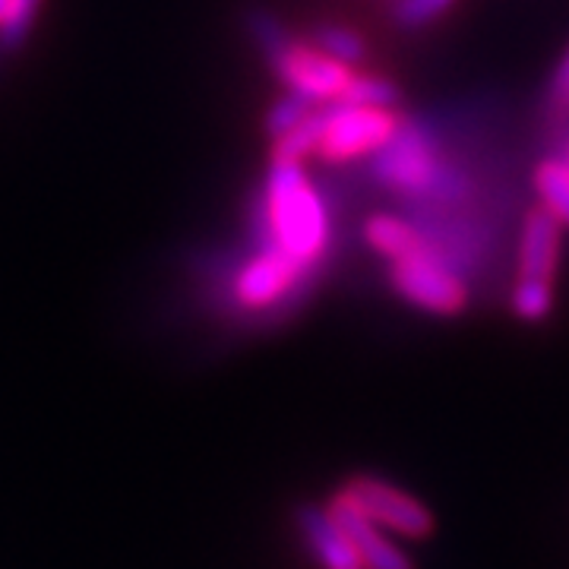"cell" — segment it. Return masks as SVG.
Segmentation results:
<instances>
[{
	"label": "cell",
	"instance_id": "6da1fadb",
	"mask_svg": "<svg viewBox=\"0 0 569 569\" xmlns=\"http://www.w3.org/2000/svg\"><path fill=\"white\" fill-rule=\"evenodd\" d=\"M250 238L282 250L323 276L332 253V216L320 187L307 178L301 162L272 159L250 209Z\"/></svg>",
	"mask_w": 569,
	"mask_h": 569
},
{
	"label": "cell",
	"instance_id": "7a4b0ae2",
	"mask_svg": "<svg viewBox=\"0 0 569 569\" xmlns=\"http://www.w3.org/2000/svg\"><path fill=\"white\" fill-rule=\"evenodd\" d=\"M320 272L307 269L276 247L250 244L234 257H222L209 272V298L234 320L244 323H279L305 305Z\"/></svg>",
	"mask_w": 569,
	"mask_h": 569
},
{
	"label": "cell",
	"instance_id": "3957f363",
	"mask_svg": "<svg viewBox=\"0 0 569 569\" xmlns=\"http://www.w3.org/2000/svg\"><path fill=\"white\" fill-rule=\"evenodd\" d=\"M250 32L266 54V61L272 63L276 77L288 86V92L305 96L310 104H339L346 96L351 70L348 63L329 58L317 44L291 39L279 22L266 13L250 17Z\"/></svg>",
	"mask_w": 569,
	"mask_h": 569
},
{
	"label": "cell",
	"instance_id": "277c9868",
	"mask_svg": "<svg viewBox=\"0 0 569 569\" xmlns=\"http://www.w3.org/2000/svg\"><path fill=\"white\" fill-rule=\"evenodd\" d=\"M399 118L387 108L370 104H332L317 111V130H313V156L329 164H346L355 159L373 156L383 149L396 133Z\"/></svg>",
	"mask_w": 569,
	"mask_h": 569
},
{
	"label": "cell",
	"instance_id": "5b68a950",
	"mask_svg": "<svg viewBox=\"0 0 569 569\" xmlns=\"http://www.w3.org/2000/svg\"><path fill=\"white\" fill-rule=\"evenodd\" d=\"M373 178L380 187H387L399 197H408L411 203H421L430 187L437 181L443 159L437 152V140L430 137L425 123L399 121L396 133L389 137L383 149L373 152Z\"/></svg>",
	"mask_w": 569,
	"mask_h": 569
},
{
	"label": "cell",
	"instance_id": "8992f818",
	"mask_svg": "<svg viewBox=\"0 0 569 569\" xmlns=\"http://www.w3.org/2000/svg\"><path fill=\"white\" fill-rule=\"evenodd\" d=\"M389 282L408 305L440 317H456L468 305L466 279L440 260H433L430 253H411L402 260H392Z\"/></svg>",
	"mask_w": 569,
	"mask_h": 569
},
{
	"label": "cell",
	"instance_id": "52a82bcc",
	"mask_svg": "<svg viewBox=\"0 0 569 569\" xmlns=\"http://www.w3.org/2000/svg\"><path fill=\"white\" fill-rule=\"evenodd\" d=\"M342 490L351 497V503L380 529L396 531L402 538H427L433 531V516L427 512L425 503L415 500L406 490L380 481V478L358 475Z\"/></svg>",
	"mask_w": 569,
	"mask_h": 569
},
{
	"label": "cell",
	"instance_id": "ba28073f",
	"mask_svg": "<svg viewBox=\"0 0 569 569\" xmlns=\"http://www.w3.org/2000/svg\"><path fill=\"white\" fill-rule=\"evenodd\" d=\"M329 519L339 526V531L348 538V545L361 557L365 569H415L402 550L389 545L387 538L377 531V526L367 519L361 509L351 503L346 490H339L329 503Z\"/></svg>",
	"mask_w": 569,
	"mask_h": 569
},
{
	"label": "cell",
	"instance_id": "9c48e42d",
	"mask_svg": "<svg viewBox=\"0 0 569 569\" xmlns=\"http://www.w3.org/2000/svg\"><path fill=\"white\" fill-rule=\"evenodd\" d=\"M560 266V222L545 206L531 209L519 241V279H553Z\"/></svg>",
	"mask_w": 569,
	"mask_h": 569
},
{
	"label": "cell",
	"instance_id": "30bf717a",
	"mask_svg": "<svg viewBox=\"0 0 569 569\" xmlns=\"http://www.w3.org/2000/svg\"><path fill=\"white\" fill-rule=\"evenodd\" d=\"M298 529L305 535L307 548L317 557L323 569H365L361 557L348 545V538L339 531V526L329 519L326 509L301 507L298 509Z\"/></svg>",
	"mask_w": 569,
	"mask_h": 569
},
{
	"label": "cell",
	"instance_id": "8fae6325",
	"mask_svg": "<svg viewBox=\"0 0 569 569\" xmlns=\"http://www.w3.org/2000/svg\"><path fill=\"white\" fill-rule=\"evenodd\" d=\"M367 244L377 253H383L387 260H402L411 253H425V234L418 224H411L402 216H389V212H377L365 222Z\"/></svg>",
	"mask_w": 569,
	"mask_h": 569
},
{
	"label": "cell",
	"instance_id": "7c38bea8",
	"mask_svg": "<svg viewBox=\"0 0 569 569\" xmlns=\"http://www.w3.org/2000/svg\"><path fill=\"white\" fill-rule=\"evenodd\" d=\"M535 190L560 224H569V168L560 159H545L535 171Z\"/></svg>",
	"mask_w": 569,
	"mask_h": 569
},
{
	"label": "cell",
	"instance_id": "4fadbf2b",
	"mask_svg": "<svg viewBox=\"0 0 569 569\" xmlns=\"http://www.w3.org/2000/svg\"><path fill=\"white\" fill-rule=\"evenodd\" d=\"M44 0H0V51L20 48Z\"/></svg>",
	"mask_w": 569,
	"mask_h": 569
},
{
	"label": "cell",
	"instance_id": "5bb4252c",
	"mask_svg": "<svg viewBox=\"0 0 569 569\" xmlns=\"http://www.w3.org/2000/svg\"><path fill=\"white\" fill-rule=\"evenodd\" d=\"M396 102H399V86L373 73H355L346 96L339 99V104H370V108H389Z\"/></svg>",
	"mask_w": 569,
	"mask_h": 569
},
{
	"label": "cell",
	"instance_id": "9a60e30c",
	"mask_svg": "<svg viewBox=\"0 0 569 569\" xmlns=\"http://www.w3.org/2000/svg\"><path fill=\"white\" fill-rule=\"evenodd\" d=\"M550 305H553L550 279H519L516 288H512V310L522 320H541V317H548Z\"/></svg>",
	"mask_w": 569,
	"mask_h": 569
},
{
	"label": "cell",
	"instance_id": "2e32d148",
	"mask_svg": "<svg viewBox=\"0 0 569 569\" xmlns=\"http://www.w3.org/2000/svg\"><path fill=\"white\" fill-rule=\"evenodd\" d=\"M317 48L342 63L358 61L365 54V41L358 39L351 29H342V26H323V29H317Z\"/></svg>",
	"mask_w": 569,
	"mask_h": 569
},
{
	"label": "cell",
	"instance_id": "e0dca14e",
	"mask_svg": "<svg viewBox=\"0 0 569 569\" xmlns=\"http://www.w3.org/2000/svg\"><path fill=\"white\" fill-rule=\"evenodd\" d=\"M452 3L456 0H396L392 20L399 22V26L415 29V26H425V22H433L437 17H443Z\"/></svg>",
	"mask_w": 569,
	"mask_h": 569
},
{
	"label": "cell",
	"instance_id": "ac0fdd59",
	"mask_svg": "<svg viewBox=\"0 0 569 569\" xmlns=\"http://www.w3.org/2000/svg\"><path fill=\"white\" fill-rule=\"evenodd\" d=\"M317 104H310L305 96H295V92H288L282 102L272 104V111H269V118H266V127H269V133L272 137H282L284 130H291L295 123H301L313 111Z\"/></svg>",
	"mask_w": 569,
	"mask_h": 569
},
{
	"label": "cell",
	"instance_id": "d6986e66",
	"mask_svg": "<svg viewBox=\"0 0 569 569\" xmlns=\"http://www.w3.org/2000/svg\"><path fill=\"white\" fill-rule=\"evenodd\" d=\"M550 108L557 114H567L569 111V54L557 67V77H553V86H550Z\"/></svg>",
	"mask_w": 569,
	"mask_h": 569
}]
</instances>
